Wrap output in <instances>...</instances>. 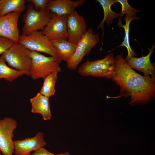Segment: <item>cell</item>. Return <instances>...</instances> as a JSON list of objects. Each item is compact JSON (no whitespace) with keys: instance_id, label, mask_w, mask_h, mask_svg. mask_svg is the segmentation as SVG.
Wrapping results in <instances>:
<instances>
[{"instance_id":"cell-1","label":"cell","mask_w":155,"mask_h":155,"mask_svg":"<svg viewBox=\"0 0 155 155\" xmlns=\"http://www.w3.org/2000/svg\"><path fill=\"white\" fill-rule=\"evenodd\" d=\"M110 79L120 86V92L118 96H107L108 98L130 97L131 105H144L155 98V78L145 77L135 71L125 62L122 53L115 58L114 71Z\"/></svg>"},{"instance_id":"cell-20","label":"cell","mask_w":155,"mask_h":155,"mask_svg":"<svg viewBox=\"0 0 155 155\" xmlns=\"http://www.w3.org/2000/svg\"><path fill=\"white\" fill-rule=\"evenodd\" d=\"M58 73L54 71L43 79L44 82L39 92L41 94L48 98L55 94V86Z\"/></svg>"},{"instance_id":"cell-15","label":"cell","mask_w":155,"mask_h":155,"mask_svg":"<svg viewBox=\"0 0 155 155\" xmlns=\"http://www.w3.org/2000/svg\"><path fill=\"white\" fill-rule=\"evenodd\" d=\"M32 105L31 112L40 114L45 120H50L51 117L49 98L38 93L34 97L30 99Z\"/></svg>"},{"instance_id":"cell-26","label":"cell","mask_w":155,"mask_h":155,"mask_svg":"<svg viewBox=\"0 0 155 155\" xmlns=\"http://www.w3.org/2000/svg\"><path fill=\"white\" fill-rule=\"evenodd\" d=\"M0 155H1L0 153Z\"/></svg>"},{"instance_id":"cell-27","label":"cell","mask_w":155,"mask_h":155,"mask_svg":"<svg viewBox=\"0 0 155 155\" xmlns=\"http://www.w3.org/2000/svg\"></svg>"},{"instance_id":"cell-23","label":"cell","mask_w":155,"mask_h":155,"mask_svg":"<svg viewBox=\"0 0 155 155\" xmlns=\"http://www.w3.org/2000/svg\"><path fill=\"white\" fill-rule=\"evenodd\" d=\"M49 0H27L26 3H31L33 4L34 9L37 11L40 9L45 10Z\"/></svg>"},{"instance_id":"cell-24","label":"cell","mask_w":155,"mask_h":155,"mask_svg":"<svg viewBox=\"0 0 155 155\" xmlns=\"http://www.w3.org/2000/svg\"><path fill=\"white\" fill-rule=\"evenodd\" d=\"M14 43L11 40L0 36V55L9 48Z\"/></svg>"},{"instance_id":"cell-25","label":"cell","mask_w":155,"mask_h":155,"mask_svg":"<svg viewBox=\"0 0 155 155\" xmlns=\"http://www.w3.org/2000/svg\"><path fill=\"white\" fill-rule=\"evenodd\" d=\"M70 154L68 152L64 153H61L58 154L52 153L45 149L44 147L34 151L31 155H69Z\"/></svg>"},{"instance_id":"cell-2","label":"cell","mask_w":155,"mask_h":155,"mask_svg":"<svg viewBox=\"0 0 155 155\" xmlns=\"http://www.w3.org/2000/svg\"><path fill=\"white\" fill-rule=\"evenodd\" d=\"M31 51L19 43H14L1 57L7 63L8 66L21 71L23 74L30 76Z\"/></svg>"},{"instance_id":"cell-6","label":"cell","mask_w":155,"mask_h":155,"mask_svg":"<svg viewBox=\"0 0 155 155\" xmlns=\"http://www.w3.org/2000/svg\"><path fill=\"white\" fill-rule=\"evenodd\" d=\"M26 9L25 13L23 16L24 25L22 35H27L32 32L39 30L42 31L50 20L52 13L47 9L37 11L30 2L27 4Z\"/></svg>"},{"instance_id":"cell-10","label":"cell","mask_w":155,"mask_h":155,"mask_svg":"<svg viewBox=\"0 0 155 155\" xmlns=\"http://www.w3.org/2000/svg\"><path fill=\"white\" fill-rule=\"evenodd\" d=\"M67 40L77 44L87 30L84 17L75 11L67 16Z\"/></svg>"},{"instance_id":"cell-16","label":"cell","mask_w":155,"mask_h":155,"mask_svg":"<svg viewBox=\"0 0 155 155\" xmlns=\"http://www.w3.org/2000/svg\"><path fill=\"white\" fill-rule=\"evenodd\" d=\"M54 47L58 51L62 61L67 62L74 54L77 44L61 39L51 41Z\"/></svg>"},{"instance_id":"cell-3","label":"cell","mask_w":155,"mask_h":155,"mask_svg":"<svg viewBox=\"0 0 155 155\" xmlns=\"http://www.w3.org/2000/svg\"><path fill=\"white\" fill-rule=\"evenodd\" d=\"M31 51L46 53L55 58L60 63L62 60L51 42L41 31L36 30L26 35H20L19 42Z\"/></svg>"},{"instance_id":"cell-4","label":"cell","mask_w":155,"mask_h":155,"mask_svg":"<svg viewBox=\"0 0 155 155\" xmlns=\"http://www.w3.org/2000/svg\"><path fill=\"white\" fill-rule=\"evenodd\" d=\"M115 58L111 52L103 58L93 61H87L81 65L78 73L84 76L107 78L110 79L113 73Z\"/></svg>"},{"instance_id":"cell-18","label":"cell","mask_w":155,"mask_h":155,"mask_svg":"<svg viewBox=\"0 0 155 155\" xmlns=\"http://www.w3.org/2000/svg\"><path fill=\"white\" fill-rule=\"evenodd\" d=\"M25 0H0V16L12 12L21 14L26 8Z\"/></svg>"},{"instance_id":"cell-11","label":"cell","mask_w":155,"mask_h":155,"mask_svg":"<svg viewBox=\"0 0 155 155\" xmlns=\"http://www.w3.org/2000/svg\"><path fill=\"white\" fill-rule=\"evenodd\" d=\"M20 14L12 12L0 16V36L8 38L14 43L19 42L20 31L18 22Z\"/></svg>"},{"instance_id":"cell-14","label":"cell","mask_w":155,"mask_h":155,"mask_svg":"<svg viewBox=\"0 0 155 155\" xmlns=\"http://www.w3.org/2000/svg\"><path fill=\"white\" fill-rule=\"evenodd\" d=\"M86 0H49L46 9L59 16H68L74 12L78 7L83 5Z\"/></svg>"},{"instance_id":"cell-17","label":"cell","mask_w":155,"mask_h":155,"mask_svg":"<svg viewBox=\"0 0 155 155\" xmlns=\"http://www.w3.org/2000/svg\"><path fill=\"white\" fill-rule=\"evenodd\" d=\"M96 1L99 2L102 6L104 13V18L97 28V29L101 28L102 29V38L104 31L103 27L104 22H106L107 25L109 27L112 23L113 19L115 18H118L119 16L120 13L115 12L111 9V6L117 2V0H97Z\"/></svg>"},{"instance_id":"cell-8","label":"cell","mask_w":155,"mask_h":155,"mask_svg":"<svg viewBox=\"0 0 155 155\" xmlns=\"http://www.w3.org/2000/svg\"><path fill=\"white\" fill-rule=\"evenodd\" d=\"M17 122L10 117L0 120V151L3 155H13L14 150L13 132Z\"/></svg>"},{"instance_id":"cell-7","label":"cell","mask_w":155,"mask_h":155,"mask_svg":"<svg viewBox=\"0 0 155 155\" xmlns=\"http://www.w3.org/2000/svg\"><path fill=\"white\" fill-rule=\"evenodd\" d=\"M100 41L98 34H94L92 29H87L84 36L77 44V47L73 55L67 63V68L71 71L76 70L84 57L88 55L92 49Z\"/></svg>"},{"instance_id":"cell-19","label":"cell","mask_w":155,"mask_h":155,"mask_svg":"<svg viewBox=\"0 0 155 155\" xmlns=\"http://www.w3.org/2000/svg\"><path fill=\"white\" fill-rule=\"evenodd\" d=\"M135 19L131 18L127 15H125L124 20L125 22V24L123 25L121 22V20L119 19L117 25L123 28L125 30V36L123 41L122 43L120 45L116 47L115 48L109 51L110 52L114 49H115L121 46L125 47L127 51L128 54L126 58H129L133 56H136V53L131 49L129 44V27L130 23L131 22Z\"/></svg>"},{"instance_id":"cell-21","label":"cell","mask_w":155,"mask_h":155,"mask_svg":"<svg viewBox=\"0 0 155 155\" xmlns=\"http://www.w3.org/2000/svg\"><path fill=\"white\" fill-rule=\"evenodd\" d=\"M5 60L0 57V78L12 82L19 77L22 75L23 73L7 65Z\"/></svg>"},{"instance_id":"cell-22","label":"cell","mask_w":155,"mask_h":155,"mask_svg":"<svg viewBox=\"0 0 155 155\" xmlns=\"http://www.w3.org/2000/svg\"><path fill=\"white\" fill-rule=\"evenodd\" d=\"M117 2L119 3L122 6V9L120 13L119 19L121 20V18L124 14L127 15L131 18H134L136 20L141 19L139 17L136 16V13L141 11L140 10L136 9L130 5L127 0H117Z\"/></svg>"},{"instance_id":"cell-5","label":"cell","mask_w":155,"mask_h":155,"mask_svg":"<svg viewBox=\"0 0 155 155\" xmlns=\"http://www.w3.org/2000/svg\"><path fill=\"white\" fill-rule=\"evenodd\" d=\"M30 56L32 64L30 76L33 80L44 79L54 71L59 73L61 71L60 63L52 57H47L35 51H31Z\"/></svg>"},{"instance_id":"cell-12","label":"cell","mask_w":155,"mask_h":155,"mask_svg":"<svg viewBox=\"0 0 155 155\" xmlns=\"http://www.w3.org/2000/svg\"><path fill=\"white\" fill-rule=\"evenodd\" d=\"M14 142L15 155H31V151L43 147L46 144L44 138L43 133L41 132H38L34 137L14 140Z\"/></svg>"},{"instance_id":"cell-13","label":"cell","mask_w":155,"mask_h":155,"mask_svg":"<svg viewBox=\"0 0 155 155\" xmlns=\"http://www.w3.org/2000/svg\"><path fill=\"white\" fill-rule=\"evenodd\" d=\"M155 43L152 46L149 53L146 56L139 58L135 56L126 58L124 60L127 64L132 69L142 72L145 77L155 78V69L151 62L150 57L155 48Z\"/></svg>"},{"instance_id":"cell-9","label":"cell","mask_w":155,"mask_h":155,"mask_svg":"<svg viewBox=\"0 0 155 155\" xmlns=\"http://www.w3.org/2000/svg\"><path fill=\"white\" fill-rule=\"evenodd\" d=\"M67 16H59L52 13L51 18L42 31L51 41L61 39H67Z\"/></svg>"}]
</instances>
